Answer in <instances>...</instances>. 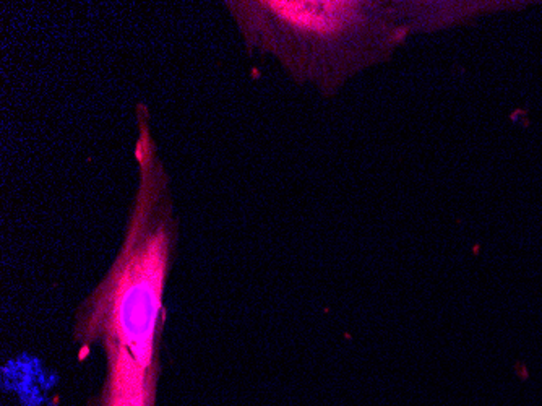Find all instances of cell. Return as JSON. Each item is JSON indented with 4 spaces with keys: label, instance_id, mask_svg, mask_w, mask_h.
Segmentation results:
<instances>
[{
    "label": "cell",
    "instance_id": "obj_1",
    "mask_svg": "<svg viewBox=\"0 0 542 406\" xmlns=\"http://www.w3.org/2000/svg\"><path fill=\"white\" fill-rule=\"evenodd\" d=\"M140 185L126 241L109 273L78 312L82 345L127 349L150 380H156V346L165 325V290L176 238L169 177L138 108Z\"/></svg>",
    "mask_w": 542,
    "mask_h": 406
},
{
    "label": "cell",
    "instance_id": "obj_2",
    "mask_svg": "<svg viewBox=\"0 0 542 406\" xmlns=\"http://www.w3.org/2000/svg\"><path fill=\"white\" fill-rule=\"evenodd\" d=\"M247 46L276 55L299 80L340 84L385 46L388 10L365 2H226Z\"/></svg>",
    "mask_w": 542,
    "mask_h": 406
},
{
    "label": "cell",
    "instance_id": "obj_3",
    "mask_svg": "<svg viewBox=\"0 0 542 406\" xmlns=\"http://www.w3.org/2000/svg\"><path fill=\"white\" fill-rule=\"evenodd\" d=\"M107 379L101 406H153L155 382L145 375L127 349L107 346Z\"/></svg>",
    "mask_w": 542,
    "mask_h": 406
}]
</instances>
